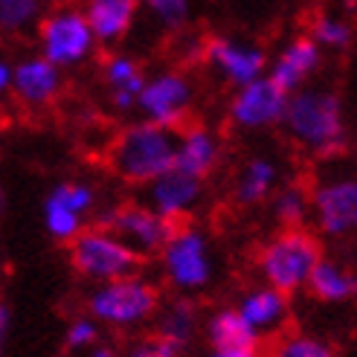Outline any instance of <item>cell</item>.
Wrapping results in <instances>:
<instances>
[{"mask_svg": "<svg viewBox=\"0 0 357 357\" xmlns=\"http://www.w3.org/2000/svg\"><path fill=\"white\" fill-rule=\"evenodd\" d=\"M279 128L299 151L311 157H334L349 142L346 105L334 87L308 84L291 93Z\"/></svg>", "mask_w": 357, "mask_h": 357, "instance_id": "1", "label": "cell"}, {"mask_svg": "<svg viewBox=\"0 0 357 357\" xmlns=\"http://www.w3.org/2000/svg\"><path fill=\"white\" fill-rule=\"evenodd\" d=\"M177 166V131L149 119L128 122L108 146V169L119 181L146 189Z\"/></svg>", "mask_w": 357, "mask_h": 357, "instance_id": "2", "label": "cell"}, {"mask_svg": "<svg viewBox=\"0 0 357 357\" xmlns=\"http://www.w3.org/2000/svg\"><path fill=\"white\" fill-rule=\"evenodd\" d=\"M326 259L319 233L308 227H279L276 233L256 250V273L264 284L296 296L308 291L311 273Z\"/></svg>", "mask_w": 357, "mask_h": 357, "instance_id": "3", "label": "cell"}, {"mask_svg": "<svg viewBox=\"0 0 357 357\" xmlns=\"http://www.w3.org/2000/svg\"><path fill=\"white\" fill-rule=\"evenodd\" d=\"M163 291L160 284L146 276L142 271L128 273L114 282L93 284V291L87 294L84 308L93 314L105 328L114 331H134L154 323V317L163 308Z\"/></svg>", "mask_w": 357, "mask_h": 357, "instance_id": "4", "label": "cell"}, {"mask_svg": "<svg viewBox=\"0 0 357 357\" xmlns=\"http://www.w3.org/2000/svg\"><path fill=\"white\" fill-rule=\"evenodd\" d=\"M157 264L166 288L172 294H186V296H198L209 291L218 273L212 238L206 236V229L186 221L177 224L166 247L160 250Z\"/></svg>", "mask_w": 357, "mask_h": 357, "instance_id": "5", "label": "cell"}, {"mask_svg": "<svg viewBox=\"0 0 357 357\" xmlns=\"http://www.w3.org/2000/svg\"><path fill=\"white\" fill-rule=\"evenodd\" d=\"M67 259H70V267L82 279L93 284L137 273L142 271V261H146V256H139L119 233H114L111 227H105L99 221L93 227H87L76 241L67 244Z\"/></svg>", "mask_w": 357, "mask_h": 357, "instance_id": "6", "label": "cell"}, {"mask_svg": "<svg viewBox=\"0 0 357 357\" xmlns=\"http://www.w3.org/2000/svg\"><path fill=\"white\" fill-rule=\"evenodd\" d=\"M35 44H38V52H44L61 70L87 64L102 47L82 6H56L47 12L35 26Z\"/></svg>", "mask_w": 357, "mask_h": 357, "instance_id": "7", "label": "cell"}, {"mask_svg": "<svg viewBox=\"0 0 357 357\" xmlns=\"http://www.w3.org/2000/svg\"><path fill=\"white\" fill-rule=\"evenodd\" d=\"M195 99H198V93H195V82L189 73L177 67H160L154 73H149L137 111L139 119L181 131L192 119Z\"/></svg>", "mask_w": 357, "mask_h": 357, "instance_id": "8", "label": "cell"}, {"mask_svg": "<svg viewBox=\"0 0 357 357\" xmlns=\"http://www.w3.org/2000/svg\"><path fill=\"white\" fill-rule=\"evenodd\" d=\"M311 224L323 238L357 236V177L331 174L311 186Z\"/></svg>", "mask_w": 357, "mask_h": 357, "instance_id": "9", "label": "cell"}, {"mask_svg": "<svg viewBox=\"0 0 357 357\" xmlns=\"http://www.w3.org/2000/svg\"><path fill=\"white\" fill-rule=\"evenodd\" d=\"M288 99L291 93L282 91L271 76H259L241 87H233V96L227 102V119L244 134L276 128L288 111Z\"/></svg>", "mask_w": 357, "mask_h": 357, "instance_id": "10", "label": "cell"}, {"mask_svg": "<svg viewBox=\"0 0 357 357\" xmlns=\"http://www.w3.org/2000/svg\"><path fill=\"white\" fill-rule=\"evenodd\" d=\"M99 224L111 227L114 233H119L139 256H146V259L149 256L157 259L160 250L166 247V241L177 229L174 221L160 215V212L146 201H125V204L102 209Z\"/></svg>", "mask_w": 357, "mask_h": 357, "instance_id": "11", "label": "cell"}, {"mask_svg": "<svg viewBox=\"0 0 357 357\" xmlns=\"http://www.w3.org/2000/svg\"><path fill=\"white\" fill-rule=\"evenodd\" d=\"M201 56L212 73L229 87H241L259 76H267L271 70L264 47L247 38H236V35H212L204 41Z\"/></svg>", "mask_w": 357, "mask_h": 357, "instance_id": "12", "label": "cell"}, {"mask_svg": "<svg viewBox=\"0 0 357 357\" xmlns=\"http://www.w3.org/2000/svg\"><path fill=\"white\" fill-rule=\"evenodd\" d=\"M64 93V70L50 61L44 52H32L15 61L12 96L26 111H44L56 105Z\"/></svg>", "mask_w": 357, "mask_h": 357, "instance_id": "13", "label": "cell"}, {"mask_svg": "<svg viewBox=\"0 0 357 357\" xmlns=\"http://www.w3.org/2000/svg\"><path fill=\"white\" fill-rule=\"evenodd\" d=\"M323 47H319L308 32L302 35H294L282 44V50L271 59V70H267V76H271L282 91L288 93H296L302 87L314 84V76L319 73V67H323Z\"/></svg>", "mask_w": 357, "mask_h": 357, "instance_id": "14", "label": "cell"}, {"mask_svg": "<svg viewBox=\"0 0 357 357\" xmlns=\"http://www.w3.org/2000/svg\"><path fill=\"white\" fill-rule=\"evenodd\" d=\"M146 204H151L160 215H166L174 224H183L204 201V181L183 169H172L160 174L157 181L146 186Z\"/></svg>", "mask_w": 357, "mask_h": 357, "instance_id": "15", "label": "cell"}, {"mask_svg": "<svg viewBox=\"0 0 357 357\" xmlns=\"http://www.w3.org/2000/svg\"><path fill=\"white\" fill-rule=\"evenodd\" d=\"M236 305L244 314L247 323L256 328L261 340H267V337H282V331L288 328L291 317H294V296L273 288V284H264V282L241 291Z\"/></svg>", "mask_w": 357, "mask_h": 357, "instance_id": "16", "label": "cell"}, {"mask_svg": "<svg viewBox=\"0 0 357 357\" xmlns=\"http://www.w3.org/2000/svg\"><path fill=\"white\" fill-rule=\"evenodd\" d=\"M282 186V169L271 154H250L233 174V201L244 209L267 204Z\"/></svg>", "mask_w": 357, "mask_h": 357, "instance_id": "17", "label": "cell"}, {"mask_svg": "<svg viewBox=\"0 0 357 357\" xmlns=\"http://www.w3.org/2000/svg\"><path fill=\"white\" fill-rule=\"evenodd\" d=\"M224 142L218 131H212L204 122H189L177 131V169H183L195 177H206L221 166Z\"/></svg>", "mask_w": 357, "mask_h": 357, "instance_id": "18", "label": "cell"}, {"mask_svg": "<svg viewBox=\"0 0 357 357\" xmlns=\"http://www.w3.org/2000/svg\"><path fill=\"white\" fill-rule=\"evenodd\" d=\"M149 73L128 52H108L102 59V82L108 84V99L116 114H131L139 108V96Z\"/></svg>", "mask_w": 357, "mask_h": 357, "instance_id": "19", "label": "cell"}, {"mask_svg": "<svg viewBox=\"0 0 357 357\" xmlns=\"http://www.w3.org/2000/svg\"><path fill=\"white\" fill-rule=\"evenodd\" d=\"M82 9L91 21L102 47H116L125 41L142 12V0H82Z\"/></svg>", "mask_w": 357, "mask_h": 357, "instance_id": "20", "label": "cell"}, {"mask_svg": "<svg viewBox=\"0 0 357 357\" xmlns=\"http://www.w3.org/2000/svg\"><path fill=\"white\" fill-rule=\"evenodd\" d=\"M204 340L209 349H253L261 346V337L256 328L247 323L238 305H218L215 311H209L204 319Z\"/></svg>", "mask_w": 357, "mask_h": 357, "instance_id": "21", "label": "cell"}, {"mask_svg": "<svg viewBox=\"0 0 357 357\" xmlns=\"http://www.w3.org/2000/svg\"><path fill=\"white\" fill-rule=\"evenodd\" d=\"M154 331L169 337L172 343H177L181 349L189 351V346L195 343L198 331H204L201 308H198V302H195V296L174 294L172 299H166L160 314L154 317Z\"/></svg>", "mask_w": 357, "mask_h": 357, "instance_id": "22", "label": "cell"}, {"mask_svg": "<svg viewBox=\"0 0 357 357\" xmlns=\"http://www.w3.org/2000/svg\"><path fill=\"white\" fill-rule=\"evenodd\" d=\"M308 294L317 302H326V305H343V302L357 299V271L340 259H323L317 264V271L311 273L308 282Z\"/></svg>", "mask_w": 357, "mask_h": 357, "instance_id": "23", "label": "cell"}, {"mask_svg": "<svg viewBox=\"0 0 357 357\" xmlns=\"http://www.w3.org/2000/svg\"><path fill=\"white\" fill-rule=\"evenodd\" d=\"M354 21L346 12L337 9H323L311 17L308 35L323 47L326 52H346L354 44Z\"/></svg>", "mask_w": 357, "mask_h": 357, "instance_id": "24", "label": "cell"}, {"mask_svg": "<svg viewBox=\"0 0 357 357\" xmlns=\"http://www.w3.org/2000/svg\"><path fill=\"white\" fill-rule=\"evenodd\" d=\"M271 218L276 227H308L311 221V189L299 183H282L271 201Z\"/></svg>", "mask_w": 357, "mask_h": 357, "instance_id": "25", "label": "cell"}, {"mask_svg": "<svg viewBox=\"0 0 357 357\" xmlns=\"http://www.w3.org/2000/svg\"><path fill=\"white\" fill-rule=\"evenodd\" d=\"M264 357H337L334 346L317 334L305 331H291L276 337V343L267 349Z\"/></svg>", "mask_w": 357, "mask_h": 357, "instance_id": "26", "label": "cell"}, {"mask_svg": "<svg viewBox=\"0 0 357 357\" xmlns=\"http://www.w3.org/2000/svg\"><path fill=\"white\" fill-rule=\"evenodd\" d=\"M44 0H0V29L6 35L26 32L41 24Z\"/></svg>", "mask_w": 357, "mask_h": 357, "instance_id": "27", "label": "cell"}, {"mask_svg": "<svg viewBox=\"0 0 357 357\" xmlns=\"http://www.w3.org/2000/svg\"><path fill=\"white\" fill-rule=\"evenodd\" d=\"M47 198L59 201L61 206L79 212V215H84V218L93 215V212H96V201H99L93 183H87V181H59L56 186L47 192Z\"/></svg>", "mask_w": 357, "mask_h": 357, "instance_id": "28", "label": "cell"}, {"mask_svg": "<svg viewBox=\"0 0 357 357\" xmlns=\"http://www.w3.org/2000/svg\"><path fill=\"white\" fill-rule=\"evenodd\" d=\"M102 323L93 317V314H76L73 319L67 323L64 328V349L70 354H84L91 351L93 346H99V337H102Z\"/></svg>", "mask_w": 357, "mask_h": 357, "instance_id": "29", "label": "cell"}, {"mask_svg": "<svg viewBox=\"0 0 357 357\" xmlns=\"http://www.w3.org/2000/svg\"><path fill=\"white\" fill-rule=\"evenodd\" d=\"M142 9L163 32H177L189 24L192 0H142Z\"/></svg>", "mask_w": 357, "mask_h": 357, "instance_id": "30", "label": "cell"}, {"mask_svg": "<svg viewBox=\"0 0 357 357\" xmlns=\"http://www.w3.org/2000/svg\"><path fill=\"white\" fill-rule=\"evenodd\" d=\"M122 354L125 357H183L186 349L172 343L169 337H163V334L149 331V334H137L134 340L125 346Z\"/></svg>", "mask_w": 357, "mask_h": 357, "instance_id": "31", "label": "cell"}, {"mask_svg": "<svg viewBox=\"0 0 357 357\" xmlns=\"http://www.w3.org/2000/svg\"><path fill=\"white\" fill-rule=\"evenodd\" d=\"M201 357H264V354L259 346H253V349H209L206 346V351Z\"/></svg>", "mask_w": 357, "mask_h": 357, "instance_id": "32", "label": "cell"}, {"mask_svg": "<svg viewBox=\"0 0 357 357\" xmlns=\"http://www.w3.org/2000/svg\"><path fill=\"white\" fill-rule=\"evenodd\" d=\"M15 84V61L0 59V93H12Z\"/></svg>", "mask_w": 357, "mask_h": 357, "instance_id": "33", "label": "cell"}, {"mask_svg": "<svg viewBox=\"0 0 357 357\" xmlns=\"http://www.w3.org/2000/svg\"><path fill=\"white\" fill-rule=\"evenodd\" d=\"M82 357H125L122 351H116L114 346H105V343H99V346H93L91 351H84Z\"/></svg>", "mask_w": 357, "mask_h": 357, "instance_id": "34", "label": "cell"}, {"mask_svg": "<svg viewBox=\"0 0 357 357\" xmlns=\"http://www.w3.org/2000/svg\"><path fill=\"white\" fill-rule=\"evenodd\" d=\"M9 328H12V308L3 302V305H0V337H3V340L9 337Z\"/></svg>", "mask_w": 357, "mask_h": 357, "instance_id": "35", "label": "cell"}]
</instances>
